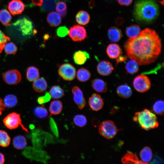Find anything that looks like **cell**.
<instances>
[{"instance_id":"1","label":"cell","mask_w":164,"mask_h":164,"mask_svg":"<svg viewBox=\"0 0 164 164\" xmlns=\"http://www.w3.org/2000/svg\"><path fill=\"white\" fill-rule=\"evenodd\" d=\"M127 56L140 65L154 62L160 54L162 48L158 35L152 29L146 28L136 37L129 38L124 46Z\"/></svg>"},{"instance_id":"2","label":"cell","mask_w":164,"mask_h":164,"mask_svg":"<svg viewBox=\"0 0 164 164\" xmlns=\"http://www.w3.org/2000/svg\"><path fill=\"white\" fill-rule=\"evenodd\" d=\"M159 14V6L153 0H138L135 4L133 15L138 21L151 22L157 18Z\"/></svg>"},{"instance_id":"3","label":"cell","mask_w":164,"mask_h":164,"mask_svg":"<svg viewBox=\"0 0 164 164\" xmlns=\"http://www.w3.org/2000/svg\"><path fill=\"white\" fill-rule=\"evenodd\" d=\"M133 119L142 128L146 130L156 128L159 125L155 114L147 109L136 112Z\"/></svg>"},{"instance_id":"4","label":"cell","mask_w":164,"mask_h":164,"mask_svg":"<svg viewBox=\"0 0 164 164\" xmlns=\"http://www.w3.org/2000/svg\"><path fill=\"white\" fill-rule=\"evenodd\" d=\"M98 131L101 135L106 138L111 139L116 135L117 129L113 121L106 120L102 121L99 125Z\"/></svg>"},{"instance_id":"5","label":"cell","mask_w":164,"mask_h":164,"mask_svg":"<svg viewBox=\"0 0 164 164\" xmlns=\"http://www.w3.org/2000/svg\"><path fill=\"white\" fill-rule=\"evenodd\" d=\"M3 122L5 126L9 129H14L21 125L24 130L28 132L27 129L22 124L20 114L16 112L9 114L4 118Z\"/></svg>"},{"instance_id":"6","label":"cell","mask_w":164,"mask_h":164,"mask_svg":"<svg viewBox=\"0 0 164 164\" xmlns=\"http://www.w3.org/2000/svg\"><path fill=\"white\" fill-rule=\"evenodd\" d=\"M133 85L135 89L140 93L147 91L151 86L150 79L144 74H141L136 77L133 80Z\"/></svg>"},{"instance_id":"7","label":"cell","mask_w":164,"mask_h":164,"mask_svg":"<svg viewBox=\"0 0 164 164\" xmlns=\"http://www.w3.org/2000/svg\"><path fill=\"white\" fill-rule=\"evenodd\" d=\"M58 73L63 80L67 81H71L75 77L76 70L72 64L68 63H64L59 67Z\"/></svg>"},{"instance_id":"8","label":"cell","mask_w":164,"mask_h":164,"mask_svg":"<svg viewBox=\"0 0 164 164\" xmlns=\"http://www.w3.org/2000/svg\"><path fill=\"white\" fill-rule=\"evenodd\" d=\"M18 28V30L24 36H29L33 32V27L32 22L26 18L19 19L13 24Z\"/></svg>"},{"instance_id":"9","label":"cell","mask_w":164,"mask_h":164,"mask_svg":"<svg viewBox=\"0 0 164 164\" xmlns=\"http://www.w3.org/2000/svg\"><path fill=\"white\" fill-rule=\"evenodd\" d=\"M68 33L72 40L75 42L81 41L87 37L85 29L84 27L79 25H74L71 27Z\"/></svg>"},{"instance_id":"10","label":"cell","mask_w":164,"mask_h":164,"mask_svg":"<svg viewBox=\"0 0 164 164\" xmlns=\"http://www.w3.org/2000/svg\"><path fill=\"white\" fill-rule=\"evenodd\" d=\"M3 77L4 81L9 85H15L19 83L21 79L20 72L16 70H12L4 73Z\"/></svg>"},{"instance_id":"11","label":"cell","mask_w":164,"mask_h":164,"mask_svg":"<svg viewBox=\"0 0 164 164\" xmlns=\"http://www.w3.org/2000/svg\"><path fill=\"white\" fill-rule=\"evenodd\" d=\"M72 91L74 102L79 109H82L86 105V101L82 91L78 87L75 86L72 88Z\"/></svg>"},{"instance_id":"12","label":"cell","mask_w":164,"mask_h":164,"mask_svg":"<svg viewBox=\"0 0 164 164\" xmlns=\"http://www.w3.org/2000/svg\"><path fill=\"white\" fill-rule=\"evenodd\" d=\"M88 104L91 109L95 111L101 109L104 104L101 96L96 93L93 94L89 98Z\"/></svg>"},{"instance_id":"13","label":"cell","mask_w":164,"mask_h":164,"mask_svg":"<svg viewBox=\"0 0 164 164\" xmlns=\"http://www.w3.org/2000/svg\"><path fill=\"white\" fill-rule=\"evenodd\" d=\"M25 5L21 0H12L8 4V9L13 15L21 14L24 10Z\"/></svg>"},{"instance_id":"14","label":"cell","mask_w":164,"mask_h":164,"mask_svg":"<svg viewBox=\"0 0 164 164\" xmlns=\"http://www.w3.org/2000/svg\"><path fill=\"white\" fill-rule=\"evenodd\" d=\"M97 69L98 73L103 76L109 75L114 70L112 64L106 60H102L99 63Z\"/></svg>"},{"instance_id":"15","label":"cell","mask_w":164,"mask_h":164,"mask_svg":"<svg viewBox=\"0 0 164 164\" xmlns=\"http://www.w3.org/2000/svg\"><path fill=\"white\" fill-rule=\"evenodd\" d=\"M106 52L108 57L111 59L116 58L122 53L119 46L115 43L109 44L107 48Z\"/></svg>"},{"instance_id":"16","label":"cell","mask_w":164,"mask_h":164,"mask_svg":"<svg viewBox=\"0 0 164 164\" xmlns=\"http://www.w3.org/2000/svg\"><path fill=\"white\" fill-rule=\"evenodd\" d=\"M74 63L78 65L84 64L90 58L89 54L85 51L78 50L74 53L73 56Z\"/></svg>"},{"instance_id":"17","label":"cell","mask_w":164,"mask_h":164,"mask_svg":"<svg viewBox=\"0 0 164 164\" xmlns=\"http://www.w3.org/2000/svg\"><path fill=\"white\" fill-rule=\"evenodd\" d=\"M121 162L123 164H146L139 160L136 154L131 152L125 154L122 158Z\"/></svg>"},{"instance_id":"18","label":"cell","mask_w":164,"mask_h":164,"mask_svg":"<svg viewBox=\"0 0 164 164\" xmlns=\"http://www.w3.org/2000/svg\"><path fill=\"white\" fill-rule=\"evenodd\" d=\"M116 91L120 97L125 99L130 97L132 94L131 88L126 84L118 86L117 88Z\"/></svg>"},{"instance_id":"19","label":"cell","mask_w":164,"mask_h":164,"mask_svg":"<svg viewBox=\"0 0 164 164\" xmlns=\"http://www.w3.org/2000/svg\"><path fill=\"white\" fill-rule=\"evenodd\" d=\"M47 20L50 26L56 27L60 24L62 19L59 14L55 12L52 11L48 14Z\"/></svg>"},{"instance_id":"20","label":"cell","mask_w":164,"mask_h":164,"mask_svg":"<svg viewBox=\"0 0 164 164\" xmlns=\"http://www.w3.org/2000/svg\"><path fill=\"white\" fill-rule=\"evenodd\" d=\"M91 85L94 90L100 93H105L108 90V87L106 83L102 80L97 78L93 80Z\"/></svg>"},{"instance_id":"21","label":"cell","mask_w":164,"mask_h":164,"mask_svg":"<svg viewBox=\"0 0 164 164\" xmlns=\"http://www.w3.org/2000/svg\"><path fill=\"white\" fill-rule=\"evenodd\" d=\"M32 87L33 89L36 92L42 93L46 89L47 84L44 78H38L33 81Z\"/></svg>"},{"instance_id":"22","label":"cell","mask_w":164,"mask_h":164,"mask_svg":"<svg viewBox=\"0 0 164 164\" xmlns=\"http://www.w3.org/2000/svg\"><path fill=\"white\" fill-rule=\"evenodd\" d=\"M108 34L109 39L111 42H117L119 41L122 36L121 30L115 27H113L109 29Z\"/></svg>"},{"instance_id":"23","label":"cell","mask_w":164,"mask_h":164,"mask_svg":"<svg viewBox=\"0 0 164 164\" xmlns=\"http://www.w3.org/2000/svg\"><path fill=\"white\" fill-rule=\"evenodd\" d=\"M63 108V104L60 101L55 100L52 101L49 108L50 115L60 114Z\"/></svg>"},{"instance_id":"24","label":"cell","mask_w":164,"mask_h":164,"mask_svg":"<svg viewBox=\"0 0 164 164\" xmlns=\"http://www.w3.org/2000/svg\"><path fill=\"white\" fill-rule=\"evenodd\" d=\"M13 145L15 149L21 150L24 149L27 145V142L25 137L22 135L15 136L13 139Z\"/></svg>"},{"instance_id":"25","label":"cell","mask_w":164,"mask_h":164,"mask_svg":"<svg viewBox=\"0 0 164 164\" xmlns=\"http://www.w3.org/2000/svg\"><path fill=\"white\" fill-rule=\"evenodd\" d=\"M76 19L78 24L82 25H85L89 22L90 20V16L87 12L81 10L77 14Z\"/></svg>"},{"instance_id":"26","label":"cell","mask_w":164,"mask_h":164,"mask_svg":"<svg viewBox=\"0 0 164 164\" xmlns=\"http://www.w3.org/2000/svg\"><path fill=\"white\" fill-rule=\"evenodd\" d=\"M91 73L86 69L82 67L79 69L77 73V80L82 82H85L90 78Z\"/></svg>"},{"instance_id":"27","label":"cell","mask_w":164,"mask_h":164,"mask_svg":"<svg viewBox=\"0 0 164 164\" xmlns=\"http://www.w3.org/2000/svg\"><path fill=\"white\" fill-rule=\"evenodd\" d=\"M12 19V16L7 10L3 9L0 10V21L4 25L10 26Z\"/></svg>"},{"instance_id":"28","label":"cell","mask_w":164,"mask_h":164,"mask_svg":"<svg viewBox=\"0 0 164 164\" xmlns=\"http://www.w3.org/2000/svg\"><path fill=\"white\" fill-rule=\"evenodd\" d=\"M51 97L54 99H58L63 97L64 95V90L57 85L53 86L49 91Z\"/></svg>"},{"instance_id":"29","label":"cell","mask_w":164,"mask_h":164,"mask_svg":"<svg viewBox=\"0 0 164 164\" xmlns=\"http://www.w3.org/2000/svg\"><path fill=\"white\" fill-rule=\"evenodd\" d=\"M141 28L137 25H133L127 27L125 30L127 36L129 38H134L137 37L141 32Z\"/></svg>"},{"instance_id":"30","label":"cell","mask_w":164,"mask_h":164,"mask_svg":"<svg viewBox=\"0 0 164 164\" xmlns=\"http://www.w3.org/2000/svg\"><path fill=\"white\" fill-rule=\"evenodd\" d=\"M140 158L142 161L148 164L151 160L152 152L151 149L148 147H144L140 152Z\"/></svg>"},{"instance_id":"31","label":"cell","mask_w":164,"mask_h":164,"mask_svg":"<svg viewBox=\"0 0 164 164\" xmlns=\"http://www.w3.org/2000/svg\"><path fill=\"white\" fill-rule=\"evenodd\" d=\"M125 68L127 73L134 74L139 70L138 64L135 60L131 59L126 63Z\"/></svg>"},{"instance_id":"32","label":"cell","mask_w":164,"mask_h":164,"mask_svg":"<svg viewBox=\"0 0 164 164\" xmlns=\"http://www.w3.org/2000/svg\"><path fill=\"white\" fill-rule=\"evenodd\" d=\"M38 69L36 67L32 66L28 67L26 72V77L30 81H33L39 78Z\"/></svg>"},{"instance_id":"33","label":"cell","mask_w":164,"mask_h":164,"mask_svg":"<svg viewBox=\"0 0 164 164\" xmlns=\"http://www.w3.org/2000/svg\"><path fill=\"white\" fill-rule=\"evenodd\" d=\"M3 101L5 107L12 108L17 104L18 99L16 96L13 94H10L6 95Z\"/></svg>"},{"instance_id":"34","label":"cell","mask_w":164,"mask_h":164,"mask_svg":"<svg viewBox=\"0 0 164 164\" xmlns=\"http://www.w3.org/2000/svg\"><path fill=\"white\" fill-rule=\"evenodd\" d=\"M10 138L5 131L0 130V145L3 147L8 146L10 142Z\"/></svg>"},{"instance_id":"35","label":"cell","mask_w":164,"mask_h":164,"mask_svg":"<svg viewBox=\"0 0 164 164\" xmlns=\"http://www.w3.org/2000/svg\"><path fill=\"white\" fill-rule=\"evenodd\" d=\"M73 121L76 125L80 127L85 126L87 123V119L86 117L82 114L75 115L73 118Z\"/></svg>"},{"instance_id":"36","label":"cell","mask_w":164,"mask_h":164,"mask_svg":"<svg viewBox=\"0 0 164 164\" xmlns=\"http://www.w3.org/2000/svg\"><path fill=\"white\" fill-rule=\"evenodd\" d=\"M153 108L154 112L157 114L162 115L164 114V103L162 100H159L154 104Z\"/></svg>"},{"instance_id":"37","label":"cell","mask_w":164,"mask_h":164,"mask_svg":"<svg viewBox=\"0 0 164 164\" xmlns=\"http://www.w3.org/2000/svg\"><path fill=\"white\" fill-rule=\"evenodd\" d=\"M33 112L35 115L40 118H43L48 115V112L46 109L43 107H37L33 110Z\"/></svg>"},{"instance_id":"38","label":"cell","mask_w":164,"mask_h":164,"mask_svg":"<svg viewBox=\"0 0 164 164\" xmlns=\"http://www.w3.org/2000/svg\"><path fill=\"white\" fill-rule=\"evenodd\" d=\"M57 12L62 17L65 16L67 13V7L64 2H58L56 6Z\"/></svg>"},{"instance_id":"39","label":"cell","mask_w":164,"mask_h":164,"mask_svg":"<svg viewBox=\"0 0 164 164\" xmlns=\"http://www.w3.org/2000/svg\"><path fill=\"white\" fill-rule=\"evenodd\" d=\"M4 48L5 52L8 54H15L17 50V46L12 42L6 43Z\"/></svg>"},{"instance_id":"40","label":"cell","mask_w":164,"mask_h":164,"mask_svg":"<svg viewBox=\"0 0 164 164\" xmlns=\"http://www.w3.org/2000/svg\"><path fill=\"white\" fill-rule=\"evenodd\" d=\"M43 9L45 11H50L55 7L57 0H44Z\"/></svg>"},{"instance_id":"41","label":"cell","mask_w":164,"mask_h":164,"mask_svg":"<svg viewBox=\"0 0 164 164\" xmlns=\"http://www.w3.org/2000/svg\"><path fill=\"white\" fill-rule=\"evenodd\" d=\"M10 40L9 38L0 30V53L2 52L5 45Z\"/></svg>"},{"instance_id":"42","label":"cell","mask_w":164,"mask_h":164,"mask_svg":"<svg viewBox=\"0 0 164 164\" xmlns=\"http://www.w3.org/2000/svg\"><path fill=\"white\" fill-rule=\"evenodd\" d=\"M68 29L65 26L59 27L56 31L57 35L61 37L65 36L68 34Z\"/></svg>"},{"instance_id":"43","label":"cell","mask_w":164,"mask_h":164,"mask_svg":"<svg viewBox=\"0 0 164 164\" xmlns=\"http://www.w3.org/2000/svg\"><path fill=\"white\" fill-rule=\"evenodd\" d=\"M51 98L49 93H47L44 96L39 97L38 99V102L40 104H43L49 101Z\"/></svg>"},{"instance_id":"44","label":"cell","mask_w":164,"mask_h":164,"mask_svg":"<svg viewBox=\"0 0 164 164\" xmlns=\"http://www.w3.org/2000/svg\"><path fill=\"white\" fill-rule=\"evenodd\" d=\"M118 3L121 5L128 6L130 5L133 0H117Z\"/></svg>"},{"instance_id":"45","label":"cell","mask_w":164,"mask_h":164,"mask_svg":"<svg viewBox=\"0 0 164 164\" xmlns=\"http://www.w3.org/2000/svg\"><path fill=\"white\" fill-rule=\"evenodd\" d=\"M128 57L127 56H121L116 58V64L117 65L119 63L125 61L127 59Z\"/></svg>"},{"instance_id":"46","label":"cell","mask_w":164,"mask_h":164,"mask_svg":"<svg viewBox=\"0 0 164 164\" xmlns=\"http://www.w3.org/2000/svg\"><path fill=\"white\" fill-rule=\"evenodd\" d=\"M5 107L2 99L0 98V115L1 114L2 112L5 110Z\"/></svg>"},{"instance_id":"47","label":"cell","mask_w":164,"mask_h":164,"mask_svg":"<svg viewBox=\"0 0 164 164\" xmlns=\"http://www.w3.org/2000/svg\"><path fill=\"white\" fill-rule=\"evenodd\" d=\"M124 21V19L121 17L118 18L116 20V24L118 26H119L121 25Z\"/></svg>"},{"instance_id":"48","label":"cell","mask_w":164,"mask_h":164,"mask_svg":"<svg viewBox=\"0 0 164 164\" xmlns=\"http://www.w3.org/2000/svg\"><path fill=\"white\" fill-rule=\"evenodd\" d=\"M33 3L37 5H41L43 3V0H32Z\"/></svg>"},{"instance_id":"49","label":"cell","mask_w":164,"mask_h":164,"mask_svg":"<svg viewBox=\"0 0 164 164\" xmlns=\"http://www.w3.org/2000/svg\"><path fill=\"white\" fill-rule=\"evenodd\" d=\"M5 161L4 155L0 152V164H3L4 163Z\"/></svg>"}]
</instances>
